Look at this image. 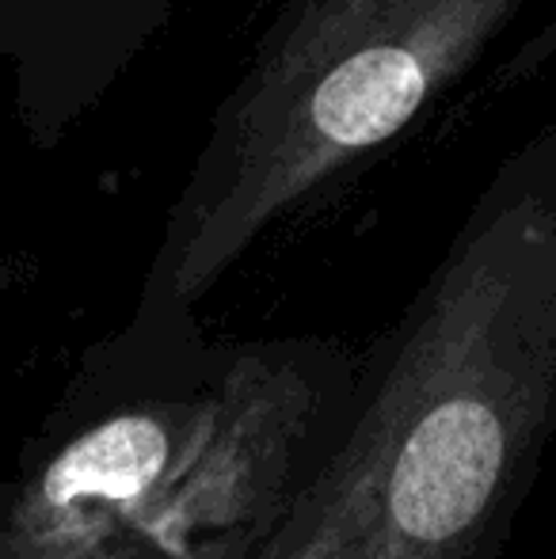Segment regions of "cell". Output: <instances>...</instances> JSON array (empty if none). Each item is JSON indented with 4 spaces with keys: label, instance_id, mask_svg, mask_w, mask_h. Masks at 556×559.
<instances>
[{
    "label": "cell",
    "instance_id": "obj_3",
    "mask_svg": "<svg viewBox=\"0 0 556 559\" xmlns=\"http://www.w3.org/2000/svg\"><path fill=\"white\" fill-rule=\"evenodd\" d=\"M522 0H289L210 122L145 278L141 317L191 305L442 96Z\"/></svg>",
    "mask_w": 556,
    "mask_h": 559
},
{
    "label": "cell",
    "instance_id": "obj_1",
    "mask_svg": "<svg viewBox=\"0 0 556 559\" xmlns=\"http://www.w3.org/2000/svg\"><path fill=\"white\" fill-rule=\"evenodd\" d=\"M252 559H496L556 438V126L507 156Z\"/></svg>",
    "mask_w": 556,
    "mask_h": 559
},
{
    "label": "cell",
    "instance_id": "obj_4",
    "mask_svg": "<svg viewBox=\"0 0 556 559\" xmlns=\"http://www.w3.org/2000/svg\"><path fill=\"white\" fill-rule=\"evenodd\" d=\"M184 0H0V69L35 148L73 130L149 50Z\"/></svg>",
    "mask_w": 556,
    "mask_h": 559
},
{
    "label": "cell",
    "instance_id": "obj_2",
    "mask_svg": "<svg viewBox=\"0 0 556 559\" xmlns=\"http://www.w3.org/2000/svg\"><path fill=\"white\" fill-rule=\"evenodd\" d=\"M317 346H206L134 317L0 502V559H252L343 392Z\"/></svg>",
    "mask_w": 556,
    "mask_h": 559
}]
</instances>
